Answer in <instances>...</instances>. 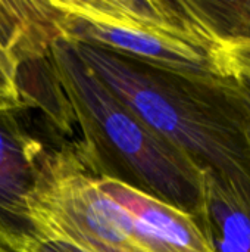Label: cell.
I'll return each instance as SVG.
<instances>
[{
	"label": "cell",
	"mask_w": 250,
	"mask_h": 252,
	"mask_svg": "<svg viewBox=\"0 0 250 252\" xmlns=\"http://www.w3.org/2000/svg\"><path fill=\"white\" fill-rule=\"evenodd\" d=\"M72 46L116 97L199 170L250 189L248 115L227 77L193 78L93 46Z\"/></svg>",
	"instance_id": "6da1fadb"
},
{
	"label": "cell",
	"mask_w": 250,
	"mask_h": 252,
	"mask_svg": "<svg viewBox=\"0 0 250 252\" xmlns=\"http://www.w3.org/2000/svg\"><path fill=\"white\" fill-rule=\"evenodd\" d=\"M50 61L71 106L78 155L96 179L118 182L196 219L203 198V171L141 121L60 38Z\"/></svg>",
	"instance_id": "7a4b0ae2"
},
{
	"label": "cell",
	"mask_w": 250,
	"mask_h": 252,
	"mask_svg": "<svg viewBox=\"0 0 250 252\" xmlns=\"http://www.w3.org/2000/svg\"><path fill=\"white\" fill-rule=\"evenodd\" d=\"M63 40L193 78H225L221 49L190 0H55Z\"/></svg>",
	"instance_id": "3957f363"
},
{
	"label": "cell",
	"mask_w": 250,
	"mask_h": 252,
	"mask_svg": "<svg viewBox=\"0 0 250 252\" xmlns=\"http://www.w3.org/2000/svg\"><path fill=\"white\" fill-rule=\"evenodd\" d=\"M38 241H62L88 252H152L133 219L84 167L75 142L59 155L31 202Z\"/></svg>",
	"instance_id": "277c9868"
},
{
	"label": "cell",
	"mask_w": 250,
	"mask_h": 252,
	"mask_svg": "<svg viewBox=\"0 0 250 252\" xmlns=\"http://www.w3.org/2000/svg\"><path fill=\"white\" fill-rule=\"evenodd\" d=\"M71 142L24 103L0 108V242L10 250L38 242L31 202Z\"/></svg>",
	"instance_id": "5b68a950"
},
{
	"label": "cell",
	"mask_w": 250,
	"mask_h": 252,
	"mask_svg": "<svg viewBox=\"0 0 250 252\" xmlns=\"http://www.w3.org/2000/svg\"><path fill=\"white\" fill-rule=\"evenodd\" d=\"M97 182L106 195L130 213L137 236L152 252H214L194 216L118 182Z\"/></svg>",
	"instance_id": "8992f818"
},
{
	"label": "cell",
	"mask_w": 250,
	"mask_h": 252,
	"mask_svg": "<svg viewBox=\"0 0 250 252\" xmlns=\"http://www.w3.org/2000/svg\"><path fill=\"white\" fill-rule=\"evenodd\" d=\"M63 13L55 0H0V49L18 66L47 58L63 38Z\"/></svg>",
	"instance_id": "52a82bcc"
},
{
	"label": "cell",
	"mask_w": 250,
	"mask_h": 252,
	"mask_svg": "<svg viewBox=\"0 0 250 252\" xmlns=\"http://www.w3.org/2000/svg\"><path fill=\"white\" fill-rule=\"evenodd\" d=\"M197 220L214 252H250V189L203 171Z\"/></svg>",
	"instance_id": "ba28073f"
},
{
	"label": "cell",
	"mask_w": 250,
	"mask_h": 252,
	"mask_svg": "<svg viewBox=\"0 0 250 252\" xmlns=\"http://www.w3.org/2000/svg\"><path fill=\"white\" fill-rule=\"evenodd\" d=\"M190 3L220 47L250 44V0H190Z\"/></svg>",
	"instance_id": "9c48e42d"
},
{
	"label": "cell",
	"mask_w": 250,
	"mask_h": 252,
	"mask_svg": "<svg viewBox=\"0 0 250 252\" xmlns=\"http://www.w3.org/2000/svg\"><path fill=\"white\" fill-rule=\"evenodd\" d=\"M18 68V63L0 49V108H13L21 103Z\"/></svg>",
	"instance_id": "30bf717a"
},
{
	"label": "cell",
	"mask_w": 250,
	"mask_h": 252,
	"mask_svg": "<svg viewBox=\"0 0 250 252\" xmlns=\"http://www.w3.org/2000/svg\"><path fill=\"white\" fill-rule=\"evenodd\" d=\"M227 78L230 80L231 86L234 87L245 111L248 115L250 133V69L240 66H227Z\"/></svg>",
	"instance_id": "8fae6325"
},
{
	"label": "cell",
	"mask_w": 250,
	"mask_h": 252,
	"mask_svg": "<svg viewBox=\"0 0 250 252\" xmlns=\"http://www.w3.org/2000/svg\"><path fill=\"white\" fill-rule=\"evenodd\" d=\"M220 49H221V59H222L224 68L240 66V68L250 69V44L221 46Z\"/></svg>",
	"instance_id": "7c38bea8"
},
{
	"label": "cell",
	"mask_w": 250,
	"mask_h": 252,
	"mask_svg": "<svg viewBox=\"0 0 250 252\" xmlns=\"http://www.w3.org/2000/svg\"><path fill=\"white\" fill-rule=\"evenodd\" d=\"M22 252H88L62 241H38Z\"/></svg>",
	"instance_id": "4fadbf2b"
},
{
	"label": "cell",
	"mask_w": 250,
	"mask_h": 252,
	"mask_svg": "<svg viewBox=\"0 0 250 252\" xmlns=\"http://www.w3.org/2000/svg\"><path fill=\"white\" fill-rule=\"evenodd\" d=\"M0 252H16V251L10 250L9 247H6L4 244H1V242H0Z\"/></svg>",
	"instance_id": "5bb4252c"
}]
</instances>
